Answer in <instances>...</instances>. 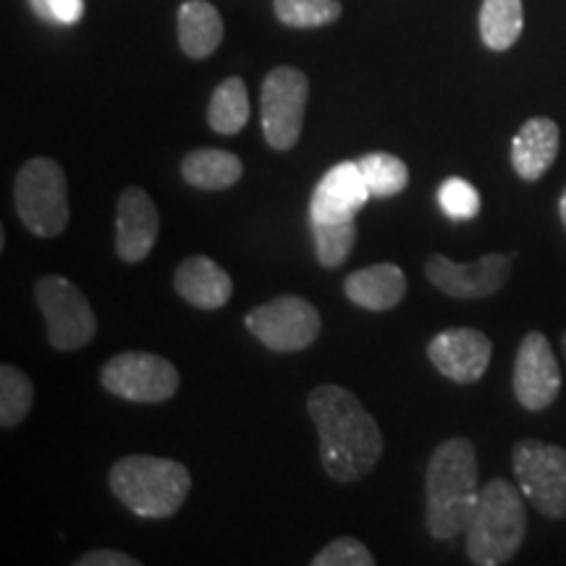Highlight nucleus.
<instances>
[{
    "mask_svg": "<svg viewBox=\"0 0 566 566\" xmlns=\"http://www.w3.org/2000/svg\"><path fill=\"white\" fill-rule=\"evenodd\" d=\"M307 415L321 438V464L336 483H357L384 457V433L349 388L325 384L307 396Z\"/></svg>",
    "mask_w": 566,
    "mask_h": 566,
    "instance_id": "obj_1",
    "label": "nucleus"
},
{
    "mask_svg": "<svg viewBox=\"0 0 566 566\" xmlns=\"http://www.w3.org/2000/svg\"><path fill=\"white\" fill-rule=\"evenodd\" d=\"M480 499L478 454L467 438L438 443L424 472V527L436 541L462 535Z\"/></svg>",
    "mask_w": 566,
    "mask_h": 566,
    "instance_id": "obj_2",
    "label": "nucleus"
},
{
    "mask_svg": "<svg viewBox=\"0 0 566 566\" xmlns=\"http://www.w3.org/2000/svg\"><path fill=\"white\" fill-rule=\"evenodd\" d=\"M467 535V558L478 566L509 564L520 554L527 535L525 495L506 478H493L480 488V499Z\"/></svg>",
    "mask_w": 566,
    "mask_h": 566,
    "instance_id": "obj_3",
    "label": "nucleus"
},
{
    "mask_svg": "<svg viewBox=\"0 0 566 566\" xmlns=\"http://www.w3.org/2000/svg\"><path fill=\"white\" fill-rule=\"evenodd\" d=\"M111 493L139 520H168L192 491V475L181 462L150 454L124 457L108 472Z\"/></svg>",
    "mask_w": 566,
    "mask_h": 566,
    "instance_id": "obj_4",
    "label": "nucleus"
},
{
    "mask_svg": "<svg viewBox=\"0 0 566 566\" xmlns=\"http://www.w3.org/2000/svg\"><path fill=\"white\" fill-rule=\"evenodd\" d=\"M13 205H17L21 223L34 237H61L69 226L71 210L69 181L59 163L42 155L27 160L13 181Z\"/></svg>",
    "mask_w": 566,
    "mask_h": 566,
    "instance_id": "obj_5",
    "label": "nucleus"
},
{
    "mask_svg": "<svg viewBox=\"0 0 566 566\" xmlns=\"http://www.w3.org/2000/svg\"><path fill=\"white\" fill-rule=\"evenodd\" d=\"M516 485L537 514L566 520V449L522 438L512 449Z\"/></svg>",
    "mask_w": 566,
    "mask_h": 566,
    "instance_id": "obj_6",
    "label": "nucleus"
},
{
    "mask_svg": "<svg viewBox=\"0 0 566 566\" xmlns=\"http://www.w3.org/2000/svg\"><path fill=\"white\" fill-rule=\"evenodd\" d=\"M34 302L45 317L48 342L59 352H80L97 334V317L87 296L63 275H42L34 283Z\"/></svg>",
    "mask_w": 566,
    "mask_h": 566,
    "instance_id": "obj_7",
    "label": "nucleus"
},
{
    "mask_svg": "<svg viewBox=\"0 0 566 566\" xmlns=\"http://www.w3.org/2000/svg\"><path fill=\"white\" fill-rule=\"evenodd\" d=\"M307 101L310 80L304 71L279 66L265 76L260 90V126L273 150L286 153L300 142Z\"/></svg>",
    "mask_w": 566,
    "mask_h": 566,
    "instance_id": "obj_8",
    "label": "nucleus"
},
{
    "mask_svg": "<svg viewBox=\"0 0 566 566\" xmlns=\"http://www.w3.org/2000/svg\"><path fill=\"white\" fill-rule=\"evenodd\" d=\"M247 331L271 352H302L317 342L323 331V317L313 302L304 296L283 294L258 304L244 317Z\"/></svg>",
    "mask_w": 566,
    "mask_h": 566,
    "instance_id": "obj_9",
    "label": "nucleus"
},
{
    "mask_svg": "<svg viewBox=\"0 0 566 566\" xmlns=\"http://www.w3.org/2000/svg\"><path fill=\"white\" fill-rule=\"evenodd\" d=\"M101 384L108 394L134 405H160L179 391L181 375L160 354L124 352L103 365Z\"/></svg>",
    "mask_w": 566,
    "mask_h": 566,
    "instance_id": "obj_10",
    "label": "nucleus"
},
{
    "mask_svg": "<svg viewBox=\"0 0 566 566\" xmlns=\"http://www.w3.org/2000/svg\"><path fill=\"white\" fill-rule=\"evenodd\" d=\"M516 254H483L475 263H454L443 254L424 260V279L451 300H485L499 294L512 279V260Z\"/></svg>",
    "mask_w": 566,
    "mask_h": 566,
    "instance_id": "obj_11",
    "label": "nucleus"
},
{
    "mask_svg": "<svg viewBox=\"0 0 566 566\" xmlns=\"http://www.w3.org/2000/svg\"><path fill=\"white\" fill-rule=\"evenodd\" d=\"M514 396L527 412H546L562 394V367L541 331H530L514 357Z\"/></svg>",
    "mask_w": 566,
    "mask_h": 566,
    "instance_id": "obj_12",
    "label": "nucleus"
},
{
    "mask_svg": "<svg viewBox=\"0 0 566 566\" xmlns=\"http://www.w3.org/2000/svg\"><path fill=\"white\" fill-rule=\"evenodd\" d=\"M493 344L478 328H446L428 344V359L443 378L459 386H472L488 373Z\"/></svg>",
    "mask_w": 566,
    "mask_h": 566,
    "instance_id": "obj_13",
    "label": "nucleus"
},
{
    "mask_svg": "<svg viewBox=\"0 0 566 566\" xmlns=\"http://www.w3.org/2000/svg\"><path fill=\"white\" fill-rule=\"evenodd\" d=\"M160 233V216L153 197L142 187H126L116 208V254L124 263L150 258Z\"/></svg>",
    "mask_w": 566,
    "mask_h": 566,
    "instance_id": "obj_14",
    "label": "nucleus"
},
{
    "mask_svg": "<svg viewBox=\"0 0 566 566\" xmlns=\"http://www.w3.org/2000/svg\"><path fill=\"white\" fill-rule=\"evenodd\" d=\"M370 197L373 195L367 189L357 160L336 163L317 181L313 200H310V221H342V218H354L359 208H365Z\"/></svg>",
    "mask_w": 566,
    "mask_h": 566,
    "instance_id": "obj_15",
    "label": "nucleus"
},
{
    "mask_svg": "<svg viewBox=\"0 0 566 566\" xmlns=\"http://www.w3.org/2000/svg\"><path fill=\"white\" fill-rule=\"evenodd\" d=\"M562 129L554 118L533 116L520 126L512 139V166L522 181H537L558 158Z\"/></svg>",
    "mask_w": 566,
    "mask_h": 566,
    "instance_id": "obj_16",
    "label": "nucleus"
},
{
    "mask_svg": "<svg viewBox=\"0 0 566 566\" xmlns=\"http://www.w3.org/2000/svg\"><path fill=\"white\" fill-rule=\"evenodd\" d=\"M174 289L184 302L197 310H221L231 300L233 281L216 260L192 254L176 268Z\"/></svg>",
    "mask_w": 566,
    "mask_h": 566,
    "instance_id": "obj_17",
    "label": "nucleus"
},
{
    "mask_svg": "<svg viewBox=\"0 0 566 566\" xmlns=\"http://www.w3.org/2000/svg\"><path fill=\"white\" fill-rule=\"evenodd\" d=\"M346 300L370 313H386L399 307L407 294V275L399 265L378 263L354 271L344 279Z\"/></svg>",
    "mask_w": 566,
    "mask_h": 566,
    "instance_id": "obj_18",
    "label": "nucleus"
},
{
    "mask_svg": "<svg viewBox=\"0 0 566 566\" xmlns=\"http://www.w3.org/2000/svg\"><path fill=\"white\" fill-rule=\"evenodd\" d=\"M223 42V19L208 0H187L179 9V45L189 59H210Z\"/></svg>",
    "mask_w": 566,
    "mask_h": 566,
    "instance_id": "obj_19",
    "label": "nucleus"
},
{
    "mask_svg": "<svg viewBox=\"0 0 566 566\" xmlns=\"http://www.w3.org/2000/svg\"><path fill=\"white\" fill-rule=\"evenodd\" d=\"M244 163L229 150H216V147H200L184 155L181 179L195 189L205 192H221L242 179Z\"/></svg>",
    "mask_w": 566,
    "mask_h": 566,
    "instance_id": "obj_20",
    "label": "nucleus"
},
{
    "mask_svg": "<svg viewBox=\"0 0 566 566\" xmlns=\"http://www.w3.org/2000/svg\"><path fill=\"white\" fill-rule=\"evenodd\" d=\"M525 30L522 0H483L480 6V40L488 51L506 53Z\"/></svg>",
    "mask_w": 566,
    "mask_h": 566,
    "instance_id": "obj_21",
    "label": "nucleus"
},
{
    "mask_svg": "<svg viewBox=\"0 0 566 566\" xmlns=\"http://www.w3.org/2000/svg\"><path fill=\"white\" fill-rule=\"evenodd\" d=\"M250 122V95L247 84L239 76H229L212 92L208 105V124L216 134L233 137Z\"/></svg>",
    "mask_w": 566,
    "mask_h": 566,
    "instance_id": "obj_22",
    "label": "nucleus"
},
{
    "mask_svg": "<svg viewBox=\"0 0 566 566\" xmlns=\"http://www.w3.org/2000/svg\"><path fill=\"white\" fill-rule=\"evenodd\" d=\"M357 166L363 171L370 195L378 197V200L396 197L407 189L409 168L394 153H367L363 158H357Z\"/></svg>",
    "mask_w": 566,
    "mask_h": 566,
    "instance_id": "obj_23",
    "label": "nucleus"
},
{
    "mask_svg": "<svg viewBox=\"0 0 566 566\" xmlns=\"http://www.w3.org/2000/svg\"><path fill=\"white\" fill-rule=\"evenodd\" d=\"M34 405L30 375L13 365L0 367V428L13 430L27 420Z\"/></svg>",
    "mask_w": 566,
    "mask_h": 566,
    "instance_id": "obj_24",
    "label": "nucleus"
},
{
    "mask_svg": "<svg viewBox=\"0 0 566 566\" xmlns=\"http://www.w3.org/2000/svg\"><path fill=\"white\" fill-rule=\"evenodd\" d=\"M315 239V258L325 271L344 265L357 242V221L342 218V221H310Z\"/></svg>",
    "mask_w": 566,
    "mask_h": 566,
    "instance_id": "obj_25",
    "label": "nucleus"
},
{
    "mask_svg": "<svg viewBox=\"0 0 566 566\" xmlns=\"http://www.w3.org/2000/svg\"><path fill=\"white\" fill-rule=\"evenodd\" d=\"M275 19L292 30H317L342 17L338 0H273Z\"/></svg>",
    "mask_w": 566,
    "mask_h": 566,
    "instance_id": "obj_26",
    "label": "nucleus"
},
{
    "mask_svg": "<svg viewBox=\"0 0 566 566\" xmlns=\"http://www.w3.org/2000/svg\"><path fill=\"white\" fill-rule=\"evenodd\" d=\"M438 205L451 221H472L480 212V192L470 181L451 176L438 187Z\"/></svg>",
    "mask_w": 566,
    "mask_h": 566,
    "instance_id": "obj_27",
    "label": "nucleus"
},
{
    "mask_svg": "<svg viewBox=\"0 0 566 566\" xmlns=\"http://www.w3.org/2000/svg\"><path fill=\"white\" fill-rule=\"evenodd\" d=\"M313 566H375V556L357 537H336L321 554L313 556Z\"/></svg>",
    "mask_w": 566,
    "mask_h": 566,
    "instance_id": "obj_28",
    "label": "nucleus"
},
{
    "mask_svg": "<svg viewBox=\"0 0 566 566\" xmlns=\"http://www.w3.org/2000/svg\"><path fill=\"white\" fill-rule=\"evenodd\" d=\"M30 6L51 24H76L84 17V0H30Z\"/></svg>",
    "mask_w": 566,
    "mask_h": 566,
    "instance_id": "obj_29",
    "label": "nucleus"
},
{
    "mask_svg": "<svg viewBox=\"0 0 566 566\" xmlns=\"http://www.w3.org/2000/svg\"><path fill=\"white\" fill-rule=\"evenodd\" d=\"M139 558H134L124 551H113V548H101V551H90L76 558V566H139Z\"/></svg>",
    "mask_w": 566,
    "mask_h": 566,
    "instance_id": "obj_30",
    "label": "nucleus"
},
{
    "mask_svg": "<svg viewBox=\"0 0 566 566\" xmlns=\"http://www.w3.org/2000/svg\"><path fill=\"white\" fill-rule=\"evenodd\" d=\"M558 218H562V226H564V231H566V187H564L562 197H558Z\"/></svg>",
    "mask_w": 566,
    "mask_h": 566,
    "instance_id": "obj_31",
    "label": "nucleus"
},
{
    "mask_svg": "<svg viewBox=\"0 0 566 566\" xmlns=\"http://www.w3.org/2000/svg\"><path fill=\"white\" fill-rule=\"evenodd\" d=\"M562 354H564V363H566V331H564V336H562Z\"/></svg>",
    "mask_w": 566,
    "mask_h": 566,
    "instance_id": "obj_32",
    "label": "nucleus"
}]
</instances>
